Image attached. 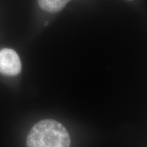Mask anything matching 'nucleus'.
Masks as SVG:
<instances>
[{
  "mask_svg": "<svg viewBox=\"0 0 147 147\" xmlns=\"http://www.w3.org/2000/svg\"><path fill=\"white\" fill-rule=\"evenodd\" d=\"M29 147H70L71 140L63 125L53 119L35 124L27 136Z\"/></svg>",
  "mask_w": 147,
  "mask_h": 147,
  "instance_id": "f257e3e1",
  "label": "nucleus"
},
{
  "mask_svg": "<svg viewBox=\"0 0 147 147\" xmlns=\"http://www.w3.org/2000/svg\"><path fill=\"white\" fill-rule=\"evenodd\" d=\"M21 71V62L17 53L12 49L0 51V74L5 76H16Z\"/></svg>",
  "mask_w": 147,
  "mask_h": 147,
  "instance_id": "f03ea898",
  "label": "nucleus"
},
{
  "mask_svg": "<svg viewBox=\"0 0 147 147\" xmlns=\"http://www.w3.org/2000/svg\"><path fill=\"white\" fill-rule=\"evenodd\" d=\"M69 1L70 0H38L40 8L51 13L59 12Z\"/></svg>",
  "mask_w": 147,
  "mask_h": 147,
  "instance_id": "7ed1b4c3",
  "label": "nucleus"
},
{
  "mask_svg": "<svg viewBox=\"0 0 147 147\" xmlns=\"http://www.w3.org/2000/svg\"><path fill=\"white\" fill-rule=\"evenodd\" d=\"M129 1H133V0H129Z\"/></svg>",
  "mask_w": 147,
  "mask_h": 147,
  "instance_id": "20e7f679",
  "label": "nucleus"
}]
</instances>
